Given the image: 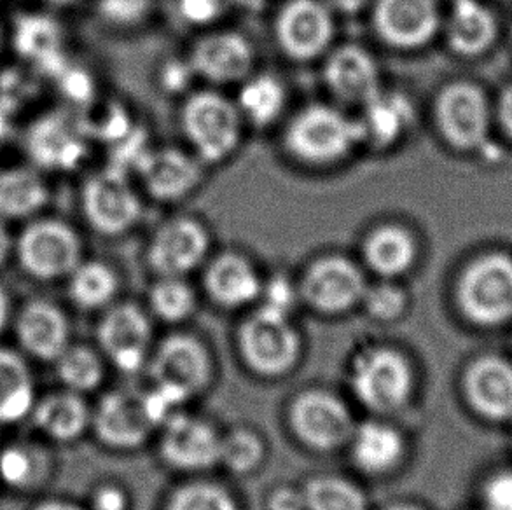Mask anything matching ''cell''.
Returning a JSON list of instances; mask_svg holds the SVG:
<instances>
[{
    "label": "cell",
    "instance_id": "1",
    "mask_svg": "<svg viewBox=\"0 0 512 510\" xmlns=\"http://www.w3.org/2000/svg\"><path fill=\"white\" fill-rule=\"evenodd\" d=\"M360 144H364L360 121L333 105H306L284 131L287 154L313 168L338 165Z\"/></svg>",
    "mask_w": 512,
    "mask_h": 510
},
{
    "label": "cell",
    "instance_id": "2",
    "mask_svg": "<svg viewBox=\"0 0 512 510\" xmlns=\"http://www.w3.org/2000/svg\"><path fill=\"white\" fill-rule=\"evenodd\" d=\"M243 125L235 102L214 90L196 91L180 109V128L203 165L228 161L242 144Z\"/></svg>",
    "mask_w": 512,
    "mask_h": 510
},
{
    "label": "cell",
    "instance_id": "3",
    "mask_svg": "<svg viewBox=\"0 0 512 510\" xmlns=\"http://www.w3.org/2000/svg\"><path fill=\"white\" fill-rule=\"evenodd\" d=\"M434 125L444 144L462 154L485 151L493 126L495 107L474 81H451L437 91L432 107Z\"/></svg>",
    "mask_w": 512,
    "mask_h": 510
},
{
    "label": "cell",
    "instance_id": "4",
    "mask_svg": "<svg viewBox=\"0 0 512 510\" xmlns=\"http://www.w3.org/2000/svg\"><path fill=\"white\" fill-rule=\"evenodd\" d=\"M457 303L472 324L493 327L512 318V257L486 252L458 276Z\"/></svg>",
    "mask_w": 512,
    "mask_h": 510
},
{
    "label": "cell",
    "instance_id": "5",
    "mask_svg": "<svg viewBox=\"0 0 512 510\" xmlns=\"http://www.w3.org/2000/svg\"><path fill=\"white\" fill-rule=\"evenodd\" d=\"M413 381L408 359L392 348L369 350L353 364V393L376 413H394L406 406Z\"/></svg>",
    "mask_w": 512,
    "mask_h": 510
},
{
    "label": "cell",
    "instance_id": "6",
    "mask_svg": "<svg viewBox=\"0 0 512 510\" xmlns=\"http://www.w3.org/2000/svg\"><path fill=\"white\" fill-rule=\"evenodd\" d=\"M240 348L247 366L254 373L277 378L296 366L301 353L298 332L289 324V318L259 310L243 324Z\"/></svg>",
    "mask_w": 512,
    "mask_h": 510
},
{
    "label": "cell",
    "instance_id": "7",
    "mask_svg": "<svg viewBox=\"0 0 512 510\" xmlns=\"http://www.w3.org/2000/svg\"><path fill=\"white\" fill-rule=\"evenodd\" d=\"M334 13L324 0H287L275 18L273 34L292 62H313L333 44Z\"/></svg>",
    "mask_w": 512,
    "mask_h": 510
},
{
    "label": "cell",
    "instance_id": "8",
    "mask_svg": "<svg viewBox=\"0 0 512 510\" xmlns=\"http://www.w3.org/2000/svg\"><path fill=\"white\" fill-rule=\"evenodd\" d=\"M437 0H373L374 34L397 51H420L436 41L443 28Z\"/></svg>",
    "mask_w": 512,
    "mask_h": 510
},
{
    "label": "cell",
    "instance_id": "9",
    "mask_svg": "<svg viewBox=\"0 0 512 510\" xmlns=\"http://www.w3.org/2000/svg\"><path fill=\"white\" fill-rule=\"evenodd\" d=\"M366 289V276L355 262L343 255H326L308 266L299 294L313 310L340 315L362 303Z\"/></svg>",
    "mask_w": 512,
    "mask_h": 510
},
{
    "label": "cell",
    "instance_id": "10",
    "mask_svg": "<svg viewBox=\"0 0 512 510\" xmlns=\"http://www.w3.org/2000/svg\"><path fill=\"white\" fill-rule=\"evenodd\" d=\"M83 205L86 219L105 236L125 235L144 214L139 194L121 170L93 177L84 187Z\"/></svg>",
    "mask_w": 512,
    "mask_h": 510
},
{
    "label": "cell",
    "instance_id": "11",
    "mask_svg": "<svg viewBox=\"0 0 512 510\" xmlns=\"http://www.w3.org/2000/svg\"><path fill=\"white\" fill-rule=\"evenodd\" d=\"M186 60L194 76L224 86L243 83L252 76L256 51L252 42L240 32L217 30L196 39Z\"/></svg>",
    "mask_w": 512,
    "mask_h": 510
},
{
    "label": "cell",
    "instance_id": "12",
    "mask_svg": "<svg viewBox=\"0 0 512 510\" xmlns=\"http://www.w3.org/2000/svg\"><path fill=\"white\" fill-rule=\"evenodd\" d=\"M210 250V233L198 219L173 217L156 229L147 262L158 276H184L200 268Z\"/></svg>",
    "mask_w": 512,
    "mask_h": 510
},
{
    "label": "cell",
    "instance_id": "13",
    "mask_svg": "<svg viewBox=\"0 0 512 510\" xmlns=\"http://www.w3.org/2000/svg\"><path fill=\"white\" fill-rule=\"evenodd\" d=\"M291 425L306 446L333 451L348 444L355 423L348 407L331 393L310 390L292 402Z\"/></svg>",
    "mask_w": 512,
    "mask_h": 510
},
{
    "label": "cell",
    "instance_id": "14",
    "mask_svg": "<svg viewBox=\"0 0 512 510\" xmlns=\"http://www.w3.org/2000/svg\"><path fill=\"white\" fill-rule=\"evenodd\" d=\"M18 255L28 275L55 280L81 264V242L63 222H37L21 235Z\"/></svg>",
    "mask_w": 512,
    "mask_h": 510
},
{
    "label": "cell",
    "instance_id": "15",
    "mask_svg": "<svg viewBox=\"0 0 512 510\" xmlns=\"http://www.w3.org/2000/svg\"><path fill=\"white\" fill-rule=\"evenodd\" d=\"M154 385L179 392L187 400L200 393L212 378V364L205 346L186 334L165 339L151 362Z\"/></svg>",
    "mask_w": 512,
    "mask_h": 510
},
{
    "label": "cell",
    "instance_id": "16",
    "mask_svg": "<svg viewBox=\"0 0 512 510\" xmlns=\"http://www.w3.org/2000/svg\"><path fill=\"white\" fill-rule=\"evenodd\" d=\"M98 441L114 449H135L147 441L156 425L149 418L144 393L114 390L98 402L91 413Z\"/></svg>",
    "mask_w": 512,
    "mask_h": 510
},
{
    "label": "cell",
    "instance_id": "17",
    "mask_svg": "<svg viewBox=\"0 0 512 510\" xmlns=\"http://www.w3.org/2000/svg\"><path fill=\"white\" fill-rule=\"evenodd\" d=\"M324 83L336 100L359 107L369 104L383 91L380 65L359 44H343L327 55Z\"/></svg>",
    "mask_w": 512,
    "mask_h": 510
},
{
    "label": "cell",
    "instance_id": "18",
    "mask_svg": "<svg viewBox=\"0 0 512 510\" xmlns=\"http://www.w3.org/2000/svg\"><path fill=\"white\" fill-rule=\"evenodd\" d=\"M151 324L135 304L114 306L98 325V343L112 364L123 373H137L147 359Z\"/></svg>",
    "mask_w": 512,
    "mask_h": 510
},
{
    "label": "cell",
    "instance_id": "19",
    "mask_svg": "<svg viewBox=\"0 0 512 510\" xmlns=\"http://www.w3.org/2000/svg\"><path fill=\"white\" fill-rule=\"evenodd\" d=\"M135 165L147 194L161 203L186 200L203 182V163L180 149L146 151Z\"/></svg>",
    "mask_w": 512,
    "mask_h": 510
},
{
    "label": "cell",
    "instance_id": "20",
    "mask_svg": "<svg viewBox=\"0 0 512 510\" xmlns=\"http://www.w3.org/2000/svg\"><path fill=\"white\" fill-rule=\"evenodd\" d=\"M163 427L161 456L173 469L200 472L219 463L221 437L207 421L177 413Z\"/></svg>",
    "mask_w": 512,
    "mask_h": 510
},
{
    "label": "cell",
    "instance_id": "21",
    "mask_svg": "<svg viewBox=\"0 0 512 510\" xmlns=\"http://www.w3.org/2000/svg\"><path fill=\"white\" fill-rule=\"evenodd\" d=\"M444 42L460 58L485 56L499 39V16L483 0H453L443 18Z\"/></svg>",
    "mask_w": 512,
    "mask_h": 510
},
{
    "label": "cell",
    "instance_id": "22",
    "mask_svg": "<svg viewBox=\"0 0 512 510\" xmlns=\"http://www.w3.org/2000/svg\"><path fill=\"white\" fill-rule=\"evenodd\" d=\"M464 392L469 406L486 420H512V364L485 355L467 367Z\"/></svg>",
    "mask_w": 512,
    "mask_h": 510
},
{
    "label": "cell",
    "instance_id": "23",
    "mask_svg": "<svg viewBox=\"0 0 512 510\" xmlns=\"http://www.w3.org/2000/svg\"><path fill=\"white\" fill-rule=\"evenodd\" d=\"M21 348L42 362H55L70 345L69 318L48 301H30L16 318Z\"/></svg>",
    "mask_w": 512,
    "mask_h": 510
},
{
    "label": "cell",
    "instance_id": "24",
    "mask_svg": "<svg viewBox=\"0 0 512 510\" xmlns=\"http://www.w3.org/2000/svg\"><path fill=\"white\" fill-rule=\"evenodd\" d=\"M208 296L222 308H242L261 297L263 282L256 266L238 252H222L205 271Z\"/></svg>",
    "mask_w": 512,
    "mask_h": 510
},
{
    "label": "cell",
    "instance_id": "25",
    "mask_svg": "<svg viewBox=\"0 0 512 510\" xmlns=\"http://www.w3.org/2000/svg\"><path fill=\"white\" fill-rule=\"evenodd\" d=\"M420 249L416 236L401 224H381L362 242V259L367 269L383 280H395L415 266Z\"/></svg>",
    "mask_w": 512,
    "mask_h": 510
},
{
    "label": "cell",
    "instance_id": "26",
    "mask_svg": "<svg viewBox=\"0 0 512 510\" xmlns=\"http://www.w3.org/2000/svg\"><path fill=\"white\" fill-rule=\"evenodd\" d=\"M32 420L42 434L56 442L79 439L91 425V411L81 393L72 390L49 393L35 400Z\"/></svg>",
    "mask_w": 512,
    "mask_h": 510
},
{
    "label": "cell",
    "instance_id": "27",
    "mask_svg": "<svg viewBox=\"0 0 512 510\" xmlns=\"http://www.w3.org/2000/svg\"><path fill=\"white\" fill-rule=\"evenodd\" d=\"M352 460L362 472L381 476L394 470L404 455L402 435L380 421H367L355 427L350 437Z\"/></svg>",
    "mask_w": 512,
    "mask_h": 510
},
{
    "label": "cell",
    "instance_id": "28",
    "mask_svg": "<svg viewBox=\"0 0 512 510\" xmlns=\"http://www.w3.org/2000/svg\"><path fill=\"white\" fill-rule=\"evenodd\" d=\"M362 109L364 116L359 121L364 133V144L378 151H385L397 144L413 125L415 116L408 98L387 91H381L378 97Z\"/></svg>",
    "mask_w": 512,
    "mask_h": 510
},
{
    "label": "cell",
    "instance_id": "29",
    "mask_svg": "<svg viewBox=\"0 0 512 510\" xmlns=\"http://www.w3.org/2000/svg\"><path fill=\"white\" fill-rule=\"evenodd\" d=\"M35 404L34 376L18 353L0 348V425L25 420Z\"/></svg>",
    "mask_w": 512,
    "mask_h": 510
},
{
    "label": "cell",
    "instance_id": "30",
    "mask_svg": "<svg viewBox=\"0 0 512 510\" xmlns=\"http://www.w3.org/2000/svg\"><path fill=\"white\" fill-rule=\"evenodd\" d=\"M240 84L235 104L245 123L268 128L282 118L287 107V90L278 77L259 74L247 77Z\"/></svg>",
    "mask_w": 512,
    "mask_h": 510
},
{
    "label": "cell",
    "instance_id": "31",
    "mask_svg": "<svg viewBox=\"0 0 512 510\" xmlns=\"http://www.w3.org/2000/svg\"><path fill=\"white\" fill-rule=\"evenodd\" d=\"M28 149L35 161L48 168H74L84 156V147L70 135L60 116L35 123L28 135Z\"/></svg>",
    "mask_w": 512,
    "mask_h": 510
},
{
    "label": "cell",
    "instance_id": "32",
    "mask_svg": "<svg viewBox=\"0 0 512 510\" xmlns=\"http://www.w3.org/2000/svg\"><path fill=\"white\" fill-rule=\"evenodd\" d=\"M14 46L20 55L41 63L42 69L51 74H63L65 69L58 55L60 30L55 21L44 16H23L16 23Z\"/></svg>",
    "mask_w": 512,
    "mask_h": 510
},
{
    "label": "cell",
    "instance_id": "33",
    "mask_svg": "<svg viewBox=\"0 0 512 510\" xmlns=\"http://www.w3.org/2000/svg\"><path fill=\"white\" fill-rule=\"evenodd\" d=\"M49 458L32 444H11L0 451V479L13 490L32 491L46 483Z\"/></svg>",
    "mask_w": 512,
    "mask_h": 510
},
{
    "label": "cell",
    "instance_id": "34",
    "mask_svg": "<svg viewBox=\"0 0 512 510\" xmlns=\"http://www.w3.org/2000/svg\"><path fill=\"white\" fill-rule=\"evenodd\" d=\"M118 287V276L104 262H84L70 273V297L84 310L107 306Z\"/></svg>",
    "mask_w": 512,
    "mask_h": 510
},
{
    "label": "cell",
    "instance_id": "35",
    "mask_svg": "<svg viewBox=\"0 0 512 510\" xmlns=\"http://www.w3.org/2000/svg\"><path fill=\"white\" fill-rule=\"evenodd\" d=\"M48 200V191L35 173L14 170L0 175V215L23 217Z\"/></svg>",
    "mask_w": 512,
    "mask_h": 510
},
{
    "label": "cell",
    "instance_id": "36",
    "mask_svg": "<svg viewBox=\"0 0 512 510\" xmlns=\"http://www.w3.org/2000/svg\"><path fill=\"white\" fill-rule=\"evenodd\" d=\"M55 367L60 381L72 392H91L104 380V362L88 346H67L55 360Z\"/></svg>",
    "mask_w": 512,
    "mask_h": 510
},
{
    "label": "cell",
    "instance_id": "37",
    "mask_svg": "<svg viewBox=\"0 0 512 510\" xmlns=\"http://www.w3.org/2000/svg\"><path fill=\"white\" fill-rule=\"evenodd\" d=\"M306 510H367L364 493L340 477H315L303 490Z\"/></svg>",
    "mask_w": 512,
    "mask_h": 510
},
{
    "label": "cell",
    "instance_id": "38",
    "mask_svg": "<svg viewBox=\"0 0 512 510\" xmlns=\"http://www.w3.org/2000/svg\"><path fill=\"white\" fill-rule=\"evenodd\" d=\"M149 303L161 320L180 322L193 313L196 296L193 287L184 278L160 276L151 289Z\"/></svg>",
    "mask_w": 512,
    "mask_h": 510
},
{
    "label": "cell",
    "instance_id": "39",
    "mask_svg": "<svg viewBox=\"0 0 512 510\" xmlns=\"http://www.w3.org/2000/svg\"><path fill=\"white\" fill-rule=\"evenodd\" d=\"M264 446L261 439L250 430H233L228 437L221 439L219 463H224L236 474H247L263 462Z\"/></svg>",
    "mask_w": 512,
    "mask_h": 510
},
{
    "label": "cell",
    "instance_id": "40",
    "mask_svg": "<svg viewBox=\"0 0 512 510\" xmlns=\"http://www.w3.org/2000/svg\"><path fill=\"white\" fill-rule=\"evenodd\" d=\"M167 510H238V507L221 486L193 483L173 493Z\"/></svg>",
    "mask_w": 512,
    "mask_h": 510
},
{
    "label": "cell",
    "instance_id": "41",
    "mask_svg": "<svg viewBox=\"0 0 512 510\" xmlns=\"http://www.w3.org/2000/svg\"><path fill=\"white\" fill-rule=\"evenodd\" d=\"M362 303L371 317L380 322H392L395 318L401 317L406 310L408 296L392 280H385L373 287H367Z\"/></svg>",
    "mask_w": 512,
    "mask_h": 510
},
{
    "label": "cell",
    "instance_id": "42",
    "mask_svg": "<svg viewBox=\"0 0 512 510\" xmlns=\"http://www.w3.org/2000/svg\"><path fill=\"white\" fill-rule=\"evenodd\" d=\"M263 304L261 308L289 318L294 306L298 303L299 290L284 275L273 276L270 282L263 283Z\"/></svg>",
    "mask_w": 512,
    "mask_h": 510
},
{
    "label": "cell",
    "instance_id": "43",
    "mask_svg": "<svg viewBox=\"0 0 512 510\" xmlns=\"http://www.w3.org/2000/svg\"><path fill=\"white\" fill-rule=\"evenodd\" d=\"M226 0H177L180 18L191 27H210L221 18Z\"/></svg>",
    "mask_w": 512,
    "mask_h": 510
},
{
    "label": "cell",
    "instance_id": "44",
    "mask_svg": "<svg viewBox=\"0 0 512 510\" xmlns=\"http://www.w3.org/2000/svg\"><path fill=\"white\" fill-rule=\"evenodd\" d=\"M151 0H102L100 13L116 25H137L146 18Z\"/></svg>",
    "mask_w": 512,
    "mask_h": 510
},
{
    "label": "cell",
    "instance_id": "45",
    "mask_svg": "<svg viewBox=\"0 0 512 510\" xmlns=\"http://www.w3.org/2000/svg\"><path fill=\"white\" fill-rule=\"evenodd\" d=\"M481 500L483 510H512V470H499L486 479Z\"/></svg>",
    "mask_w": 512,
    "mask_h": 510
},
{
    "label": "cell",
    "instance_id": "46",
    "mask_svg": "<svg viewBox=\"0 0 512 510\" xmlns=\"http://www.w3.org/2000/svg\"><path fill=\"white\" fill-rule=\"evenodd\" d=\"M126 507L125 491L114 484L100 486L91 497V510H126Z\"/></svg>",
    "mask_w": 512,
    "mask_h": 510
},
{
    "label": "cell",
    "instance_id": "47",
    "mask_svg": "<svg viewBox=\"0 0 512 510\" xmlns=\"http://www.w3.org/2000/svg\"><path fill=\"white\" fill-rule=\"evenodd\" d=\"M62 86L63 91L74 98L77 102H86L91 97L93 84L86 72L83 70H63Z\"/></svg>",
    "mask_w": 512,
    "mask_h": 510
},
{
    "label": "cell",
    "instance_id": "48",
    "mask_svg": "<svg viewBox=\"0 0 512 510\" xmlns=\"http://www.w3.org/2000/svg\"><path fill=\"white\" fill-rule=\"evenodd\" d=\"M493 107H495V123L512 142V81L506 84V88L500 93L497 104Z\"/></svg>",
    "mask_w": 512,
    "mask_h": 510
},
{
    "label": "cell",
    "instance_id": "49",
    "mask_svg": "<svg viewBox=\"0 0 512 510\" xmlns=\"http://www.w3.org/2000/svg\"><path fill=\"white\" fill-rule=\"evenodd\" d=\"M270 510H306L303 491L292 490V488H282L277 490L270 497Z\"/></svg>",
    "mask_w": 512,
    "mask_h": 510
},
{
    "label": "cell",
    "instance_id": "50",
    "mask_svg": "<svg viewBox=\"0 0 512 510\" xmlns=\"http://www.w3.org/2000/svg\"><path fill=\"white\" fill-rule=\"evenodd\" d=\"M334 14L355 16L371 6L373 0H324Z\"/></svg>",
    "mask_w": 512,
    "mask_h": 510
},
{
    "label": "cell",
    "instance_id": "51",
    "mask_svg": "<svg viewBox=\"0 0 512 510\" xmlns=\"http://www.w3.org/2000/svg\"><path fill=\"white\" fill-rule=\"evenodd\" d=\"M34 510H86L81 505L65 502V500H46L37 505Z\"/></svg>",
    "mask_w": 512,
    "mask_h": 510
},
{
    "label": "cell",
    "instance_id": "52",
    "mask_svg": "<svg viewBox=\"0 0 512 510\" xmlns=\"http://www.w3.org/2000/svg\"><path fill=\"white\" fill-rule=\"evenodd\" d=\"M9 315H11V301H9L6 290L0 287V332L6 329Z\"/></svg>",
    "mask_w": 512,
    "mask_h": 510
},
{
    "label": "cell",
    "instance_id": "53",
    "mask_svg": "<svg viewBox=\"0 0 512 510\" xmlns=\"http://www.w3.org/2000/svg\"><path fill=\"white\" fill-rule=\"evenodd\" d=\"M9 249H11V238H9V233H7L6 226H4L2 221H0V264L6 261L7 254H9Z\"/></svg>",
    "mask_w": 512,
    "mask_h": 510
},
{
    "label": "cell",
    "instance_id": "54",
    "mask_svg": "<svg viewBox=\"0 0 512 510\" xmlns=\"http://www.w3.org/2000/svg\"><path fill=\"white\" fill-rule=\"evenodd\" d=\"M385 510H422L420 507H415V505H408V504H397V505H390V507H387Z\"/></svg>",
    "mask_w": 512,
    "mask_h": 510
},
{
    "label": "cell",
    "instance_id": "55",
    "mask_svg": "<svg viewBox=\"0 0 512 510\" xmlns=\"http://www.w3.org/2000/svg\"><path fill=\"white\" fill-rule=\"evenodd\" d=\"M6 131H7L6 119H4V114H2V112H0V140H2V138L6 137Z\"/></svg>",
    "mask_w": 512,
    "mask_h": 510
}]
</instances>
